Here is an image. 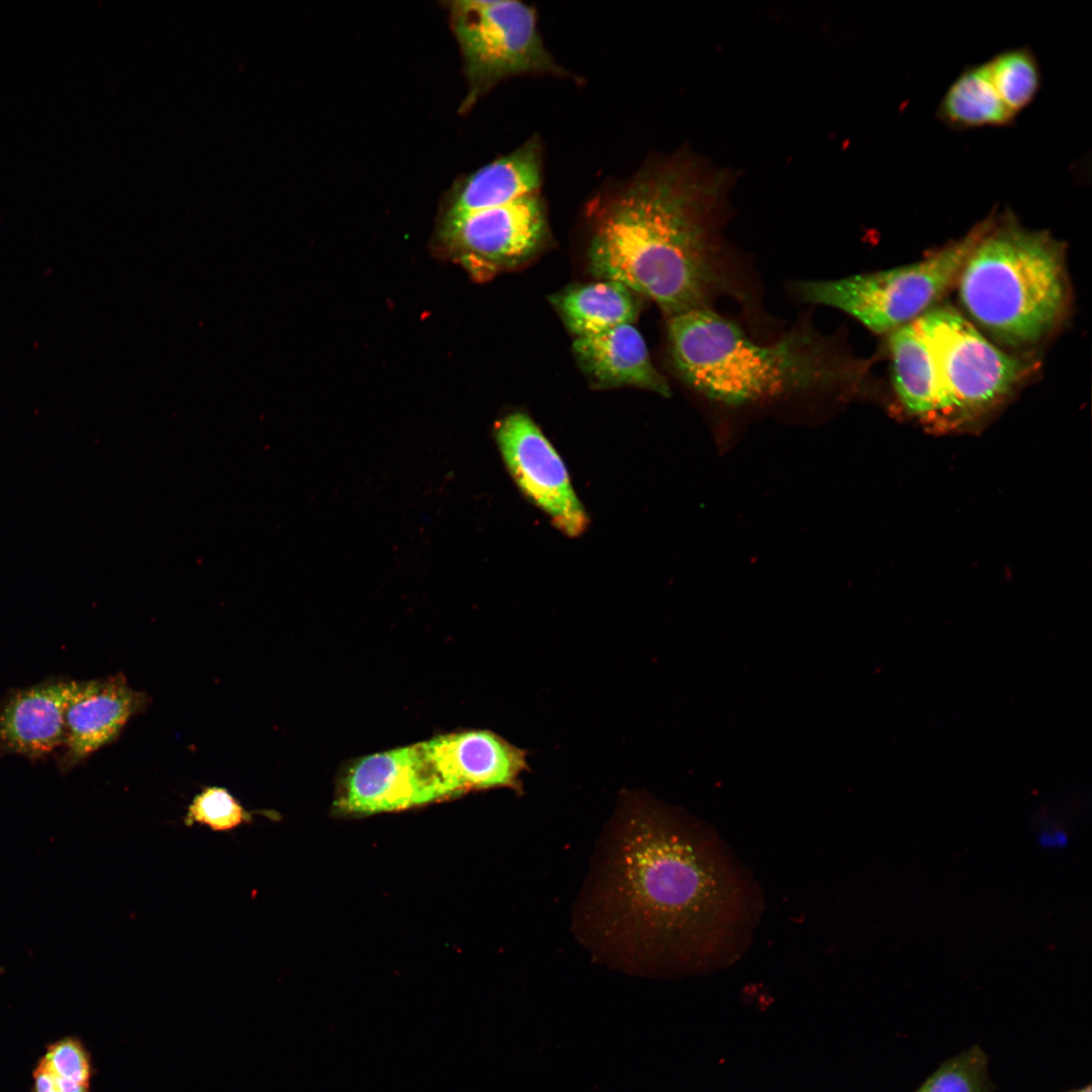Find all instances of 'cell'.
<instances>
[{
  "label": "cell",
  "instance_id": "obj_1",
  "mask_svg": "<svg viewBox=\"0 0 1092 1092\" xmlns=\"http://www.w3.org/2000/svg\"><path fill=\"white\" fill-rule=\"evenodd\" d=\"M764 909L751 872L711 827L624 793L574 916L600 963L658 976L737 963Z\"/></svg>",
  "mask_w": 1092,
  "mask_h": 1092
},
{
  "label": "cell",
  "instance_id": "obj_2",
  "mask_svg": "<svg viewBox=\"0 0 1092 1092\" xmlns=\"http://www.w3.org/2000/svg\"><path fill=\"white\" fill-rule=\"evenodd\" d=\"M732 177L688 150L656 156L590 201L589 267L669 317L724 285L717 229Z\"/></svg>",
  "mask_w": 1092,
  "mask_h": 1092
},
{
  "label": "cell",
  "instance_id": "obj_3",
  "mask_svg": "<svg viewBox=\"0 0 1092 1092\" xmlns=\"http://www.w3.org/2000/svg\"><path fill=\"white\" fill-rule=\"evenodd\" d=\"M668 340L682 378L727 403L847 383L856 372L813 332L795 331L760 345L709 307L669 317Z\"/></svg>",
  "mask_w": 1092,
  "mask_h": 1092
},
{
  "label": "cell",
  "instance_id": "obj_4",
  "mask_svg": "<svg viewBox=\"0 0 1092 1092\" xmlns=\"http://www.w3.org/2000/svg\"><path fill=\"white\" fill-rule=\"evenodd\" d=\"M959 292L969 314L994 338L1015 347L1034 344L1067 306L1062 244L1011 215L988 217L960 272Z\"/></svg>",
  "mask_w": 1092,
  "mask_h": 1092
},
{
  "label": "cell",
  "instance_id": "obj_5",
  "mask_svg": "<svg viewBox=\"0 0 1092 1092\" xmlns=\"http://www.w3.org/2000/svg\"><path fill=\"white\" fill-rule=\"evenodd\" d=\"M448 9L467 82L462 112L469 111L502 82L516 77L582 82L546 47L534 6L520 0H456Z\"/></svg>",
  "mask_w": 1092,
  "mask_h": 1092
},
{
  "label": "cell",
  "instance_id": "obj_6",
  "mask_svg": "<svg viewBox=\"0 0 1092 1092\" xmlns=\"http://www.w3.org/2000/svg\"><path fill=\"white\" fill-rule=\"evenodd\" d=\"M988 225V218L965 237L923 261L832 280L801 282L800 298L838 308L875 333H892L916 320L941 297Z\"/></svg>",
  "mask_w": 1092,
  "mask_h": 1092
},
{
  "label": "cell",
  "instance_id": "obj_7",
  "mask_svg": "<svg viewBox=\"0 0 1092 1092\" xmlns=\"http://www.w3.org/2000/svg\"><path fill=\"white\" fill-rule=\"evenodd\" d=\"M916 323L931 357L944 417L988 410L1026 372L1025 363L999 350L951 308L929 309Z\"/></svg>",
  "mask_w": 1092,
  "mask_h": 1092
},
{
  "label": "cell",
  "instance_id": "obj_8",
  "mask_svg": "<svg viewBox=\"0 0 1092 1092\" xmlns=\"http://www.w3.org/2000/svg\"><path fill=\"white\" fill-rule=\"evenodd\" d=\"M547 235L543 190L440 219L438 229L445 251L476 279L524 263L541 248Z\"/></svg>",
  "mask_w": 1092,
  "mask_h": 1092
},
{
  "label": "cell",
  "instance_id": "obj_9",
  "mask_svg": "<svg viewBox=\"0 0 1092 1092\" xmlns=\"http://www.w3.org/2000/svg\"><path fill=\"white\" fill-rule=\"evenodd\" d=\"M450 799L420 743L364 756L341 776L335 810L370 815Z\"/></svg>",
  "mask_w": 1092,
  "mask_h": 1092
},
{
  "label": "cell",
  "instance_id": "obj_10",
  "mask_svg": "<svg viewBox=\"0 0 1092 1092\" xmlns=\"http://www.w3.org/2000/svg\"><path fill=\"white\" fill-rule=\"evenodd\" d=\"M510 474L526 496L564 534L575 537L588 523L567 469L551 443L527 415L514 413L495 428Z\"/></svg>",
  "mask_w": 1092,
  "mask_h": 1092
},
{
  "label": "cell",
  "instance_id": "obj_11",
  "mask_svg": "<svg viewBox=\"0 0 1092 1092\" xmlns=\"http://www.w3.org/2000/svg\"><path fill=\"white\" fill-rule=\"evenodd\" d=\"M450 799L471 791L507 788L523 793L527 750L490 730H464L420 742Z\"/></svg>",
  "mask_w": 1092,
  "mask_h": 1092
},
{
  "label": "cell",
  "instance_id": "obj_12",
  "mask_svg": "<svg viewBox=\"0 0 1092 1092\" xmlns=\"http://www.w3.org/2000/svg\"><path fill=\"white\" fill-rule=\"evenodd\" d=\"M151 697L133 689L122 672L75 680L65 711V735L58 761L70 770L118 739L128 722L143 713Z\"/></svg>",
  "mask_w": 1092,
  "mask_h": 1092
},
{
  "label": "cell",
  "instance_id": "obj_13",
  "mask_svg": "<svg viewBox=\"0 0 1092 1092\" xmlns=\"http://www.w3.org/2000/svg\"><path fill=\"white\" fill-rule=\"evenodd\" d=\"M74 679H47L12 690L0 701V753L30 760L61 748Z\"/></svg>",
  "mask_w": 1092,
  "mask_h": 1092
},
{
  "label": "cell",
  "instance_id": "obj_14",
  "mask_svg": "<svg viewBox=\"0 0 1092 1092\" xmlns=\"http://www.w3.org/2000/svg\"><path fill=\"white\" fill-rule=\"evenodd\" d=\"M543 187L544 147L541 138L533 135L511 152L458 178L446 194L440 219L505 203Z\"/></svg>",
  "mask_w": 1092,
  "mask_h": 1092
},
{
  "label": "cell",
  "instance_id": "obj_15",
  "mask_svg": "<svg viewBox=\"0 0 1092 1092\" xmlns=\"http://www.w3.org/2000/svg\"><path fill=\"white\" fill-rule=\"evenodd\" d=\"M573 351L583 372L600 387L634 386L669 395L640 332L626 324L604 333L575 338Z\"/></svg>",
  "mask_w": 1092,
  "mask_h": 1092
},
{
  "label": "cell",
  "instance_id": "obj_16",
  "mask_svg": "<svg viewBox=\"0 0 1092 1092\" xmlns=\"http://www.w3.org/2000/svg\"><path fill=\"white\" fill-rule=\"evenodd\" d=\"M552 302L575 338L633 324L639 310L636 293L612 280L569 287L554 295Z\"/></svg>",
  "mask_w": 1092,
  "mask_h": 1092
},
{
  "label": "cell",
  "instance_id": "obj_17",
  "mask_svg": "<svg viewBox=\"0 0 1092 1092\" xmlns=\"http://www.w3.org/2000/svg\"><path fill=\"white\" fill-rule=\"evenodd\" d=\"M889 343L893 383L903 405L924 420L943 418L931 357L916 320L893 331Z\"/></svg>",
  "mask_w": 1092,
  "mask_h": 1092
},
{
  "label": "cell",
  "instance_id": "obj_18",
  "mask_svg": "<svg viewBox=\"0 0 1092 1092\" xmlns=\"http://www.w3.org/2000/svg\"><path fill=\"white\" fill-rule=\"evenodd\" d=\"M937 115L954 129L1006 126L1016 118L999 97L984 63L960 73L941 98Z\"/></svg>",
  "mask_w": 1092,
  "mask_h": 1092
},
{
  "label": "cell",
  "instance_id": "obj_19",
  "mask_svg": "<svg viewBox=\"0 0 1092 1092\" xmlns=\"http://www.w3.org/2000/svg\"><path fill=\"white\" fill-rule=\"evenodd\" d=\"M984 64L999 97L1015 117L1033 102L1042 78L1037 58L1029 48L1002 51Z\"/></svg>",
  "mask_w": 1092,
  "mask_h": 1092
},
{
  "label": "cell",
  "instance_id": "obj_20",
  "mask_svg": "<svg viewBox=\"0 0 1092 1092\" xmlns=\"http://www.w3.org/2000/svg\"><path fill=\"white\" fill-rule=\"evenodd\" d=\"M255 814L243 806L226 788L205 786L187 806L183 823L186 827L199 825L212 832L230 833L254 822Z\"/></svg>",
  "mask_w": 1092,
  "mask_h": 1092
},
{
  "label": "cell",
  "instance_id": "obj_21",
  "mask_svg": "<svg viewBox=\"0 0 1092 1092\" xmlns=\"http://www.w3.org/2000/svg\"><path fill=\"white\" fill-rule=\"evenodd\" d=\"M984 1051L974 1045L944 1061L915 1092H993Z\"/></svg>",
  "mask_w": 1092,
  "mask_h": 1092
},
{
  "label": "cell",
  "instance_id": "obj_22",
  "mask_svg": "<svg viewBox=\"0 0 1092 1092\" xmlns=\"http://www.w3.org/2000/svg\"><path fill=\"white\" fill-rule=\"evenodd\" d=\"M39 1061L58 1075L91 1085V1056L76 1036H65L48 1044Z\"/></svg>",
  "mask_w": 1092,
  "mask_h": 1092
},
{
  "label": "cell",
  "instance_id": "obj_23",
  "mask_svg": "<svg viewBox=\"0 0 1092 1092\" xmlns=\"http://www.w3.org/2000/svg\"><path fill=\"white\" fill-rule=\"evenodd\" d=\"M90 1086L56 1074L38 1060L30 1092H91Z\"/></svg>",
  "mask_w": 1092,
  "mask_h": 1092
},
{
  "label": "cell",
  "instance_id": "obj_24",
  "mask_svg": "<svg viewBox=\"0 0 1092 1092\" xmlns=\"http://www.w3.org/2000/svg\"><path fill=\"white\" fill-rule=\"evenodd\" d=\"M1036 840L1044 849H1062L1068 845L1070 836L1064 828L1053 826L1039 831Z\"/></svg>",
  "mask_w": 1092,
  "mask_h": 1092
},
{
  "label": "cell",
  "instance_id": "obj_25",
  "mask_svg": "<svg viewBox=\"0 0 1092 1092\" xmlns=\"http://www.w3.org/2000/svg\"><path fill=\"white\" fill-rule=\"evenodd\" d=\"M1069 1092H1091V1086L1087 1085L1086 1087H1083V1088H1080V1089H1077V1090H1073V1091H1069Z\"/></svg>",
  "mask_w": 1092,
  "mask_h": 1092
}]
</instances>
